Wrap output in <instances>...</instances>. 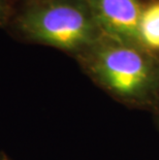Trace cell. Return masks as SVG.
I'll return each instance as SVG.
<instances>
[{
    "mask_svg": "<svg viewBox=\"0 0 159 160\" xmlns=\"http://www.w3.org/2000/svg\"><path fill=\"white\" fill-rule=\"evenodd\" d=\"M7 27L24 42L76 59L103 36L86 0H30L17 6Z\"/></svg>",
    "mask_w": 159,
    "mask_h": 160,
    "instance_id": "1",
    "label": "cell"
},
{
    "mask_svg": "<svg viewBox=\"0 0 159 160\" xmlns=\"http://www.w3.org/2000/svg\"><path fill=\"white\" fill-rule=\"evenodd\" d=\"M77 60L91 80L123 102H149L158 90L157 55L135 43L102 36Z\"/></svg>",
    "mask_w": 159,
    "mask_h": 160,
    "instance_id": "2",
    "label": "cell"
},
{
    "mask_svg": "<svg viewBox=\"0 0 159 160\" xmlns=\"http://www.w3.org/2000/svg\"><path fill=\"white\" fill-rule=\"evenodd\" d=\"M103 36L137 43L140 0H86Z\"/></svg>",
    "mask_w": 159,
    "mask_h": 160,
    "instance_id": "3",
    "label": "cell"
},
{
    "mask_svg": "<svg viewBox=\"0 0 159 160\" xmlns=\"http://www.w3.org/2000/svg\"><path fill=\"white\" fill-rule=\"evenodd\" d=\"M137 43L154 55L159 53V0L143 5L138 22Z\"/></svg>",
    "mask_w": 159,
    "mask_h": 160,
    "instance_id": "4",
    "label": "cell"
},
{
    "mask_svg": "<svg viewBox=\"0 0 159 160\" xmlns=\"http://www.w3.org/2000/svg\"><path fill=\"white\" fill-rule=\"evenodd\" d=\"M13 12V8L8 0H0V27H7Z\"/></svg>",
    "mask_w": 159,
    "mask_h": 160,
    "instance_id": "5",
    "label": "cell"
},
{
    "mask_svg": "<svg viewBox=\"0 0 159 160\" xmlns=\"http://www.w3.org/2000/svg\"><path fill=\"white\" fill-rule=\"evenodd\" d=\"M9 3L12 4V6L13 8V11L16 9L17 6H19L20 4H22V3H25L27 1H30V0H8Z\"/></svg>",
    "mask_w": 159,
    "mask_h": 160,
    "instance_id": "6",
    "label": "cell"
},
{
    "mask_svg": "<svg viewBox=\"0 0 159 160\" xmlns=\"http://www.w3.org/2000/svg\"><path fill=\"white\" fill-rule=\"evenodd\" d=\"M0 160H12L9 156L4 152H0Z\"/></svg>",
    "mask_w": 159,
    "mask_h": 160,
    "instance_id": "7",
    "label": "cell"
}]
</instances>
